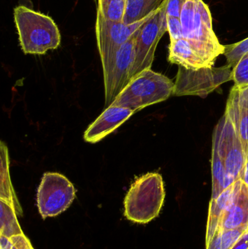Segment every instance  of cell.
<instances>
[{
	"mask_svg": "<svg viewBox=\"0 0 248 249\" xmlns=\"http://www.w3.org/2000/svg\"><path fill=\"white\" fill-rule=\"evenodd\" d=\"M180 19L183 39L214 66L217 58L224 55L226 48L220 43L213 29L212 16L208 4L202 0H187Z\"/></svg>",
	"mask_w": 248,
	"mask_h": 249,
	"instance_id": "1",
	"label": "cell"
},
{
	"mask_svg": "<svg viewBox=\"0 0 248 249\" xmlns=\"http://www.w3.org/2000/svg\"><path fill=\"white\" fill-rule=\"evenodd\" d=\"M14 19L24 53L42 55L59 46V29L49 16L20 5L15 8Z\"/></svg>",
	"mask_w": 248,
	"mask_h": 249,
	"instance_id": "2",
	"label": "cell"
},
{
	"mask_svg": "<svg viewBox=\"0 0 248 249\" xmlns=\"http://www.w3.org/2000/svg\"><path fill=\"white\" fill-rule=\"evenodd\" d=\"M165 197L163 177L148 173L135 180L125 198V216L128 220L147 224L157 218Z\"/></svg>",
	"mask_w": 248,
	"mask_h": 249,
	"instance_id": "3",
	"label": "cell"
},
{
	"mask_svg": "<svg viewBox=\"0 0 248 249\" xmlns=\"http://www.w3.org/2000/svg\"><path fill=\"white\" fill-rule=\"evenodd\" d=\"M174 87L175 83L168 77L149 69L132 79L111 106L128 108L135 113L167 100L173 95Z\"/></svg>",
	"mask_w": 248,
	"mask_h": 249,
	"instance_id": "4",
	"label": "cell"
},
{
	"mask_svg": "<svg viewBox=\"0 0 248 249\" xmlns=\"http://www.w3.org/2000/svg\"><path fill=\"white\" fill-rule=\"evenodd\" d=\"M167 0H163L161 5L138 31L129 81L141 71L151 69L157 45L167 32Z\"/></svg>",
	"mask_w": 248,
	"mask_h": 249,
	"instance_id": "5",
	"label": "cell"
},
{
	"mask_svg": "<svg viewBox=\"0 0 248 249\" xmlns=\"http://www.w3.org/2000/svg\"><path fill=\"white\" fill-rule=\"evenodd\" d=\"M232 68L229 65L199 70L179 67L173 95L205 98L231 79Z\"/></svg>",
	"mask_w": 248,
	"mask_h": 249,
	"instance_id": "6",
	"label": "cell"
},
{
	"mask_svg": "<svg viewBox=\"0 0 248 249\" xmlns=\"http://www.w3.org/2000/svg\"><path fill=\"white\" fill-rule=\"evenodd\" d=\"M213 139L216 142L218 155L230 181L242 179L247 158L235 127L227 114L224 113L214 128Z\"/></svg>",
	"mask_w": 248,
	"mask_h": 249,
	"instance_id": "7",
	"label": "cell"
},
{
	"mask_svg": "<svg viewBox=\"0 0 248 249\" xmlns=\"http://www.w3.org/2000/svg\"><path fill=\"white\" fill-rule=\"evenodd\" d=\"M75 197V188L66 177L58 173H45L37 191V207L42 219L61 214Z\"/></svg>",
	"mask_w": 248,
	"mask_h": 249,
	"instance_id": "8",
	"label": "cell"
},
{
	"mask_svg": "<svg viewBox=\"0 0 248 249\" xmlns=\"http://www.w3.org/2000/svg\"><path fill=\"white\" fill-rule=\"evenodd\" d=\"M154 12L141 21L130 25L109 21L103 18L97 12L96 38L103 65V77L109 74L116 53L120 47L152 16Z\"/></svg>",
	"mask_w": 248,
	"mask_h": 249,
	"instance_id": "9",
	"label": "cell"
},
{
	"mask_svg": "<svg viewBox=\"0 0 248 249\" xmlns=\"http://www.w3.org/2000/svg\"><path fill=\"white\" fill-rule=\"evenodd\" d=\"M140 28L120 47L109 74L104 77L106 108L112 105L118 95L129 83L130 72L135 59V43Z\"/></svg>",
	"mask_w": 248,
	"mask_h": 249,
	"instance_id": "10",
	"label": "cell"
},
{
	"mask_svg": "<svg viewBox=\"0 0 248 249\" xmlns=\"http://www.w3.org/2000/svg\"><path fill=\"white\" fill-rule=\"evenodd\" d=\"M133 114L135 112L128 108L109 107L84 132V140L90 143L100 142L128 121Z\"/></svg>",
	"mask_w": 248,
	"mask_h": 249,
	"instance_id": "11",
	"label": "cell"
},
{
	"mask_svg": "<svg viewBox=\"0 0 248 249\" xmlns=\"http://www.w3.org/2000/svg\"><path fill=\"white\" fill-rule=\"evenodd\" d=\"M224 230L248 231V187L242 179L220 222L218 231Z\"/></svg>",
	"mask_w": 248,
	"mask_h": 249,
	"instance_id": "12",
	"label": "cell"
},
{
	"mask_svg": "<svg viewBox=\"0 0 248 249\" xmlns=\"http://www.w3.org/2000/svg\"><path fill=\"white\" fill-rule=\"evenodd\" d=\"M225 113L228 115L235 127L248 159V106L240 96V90L236 86H234L230 92Z\"/></svg>",
	"mask_w": 248,
	"mask_h": 249,
	"instance_id": "13",
	"label": "cell"
},
{
	"mask_svg": "<svg viewBox=\"0 0 248 249\" xmlns=\"http://www.w3.org/2000/svg\"><path fill=\"white\" fill-rule=\"evenodd\" d=\"M168 61L187 70H197L214 67L183 38L170 41Z\"/></svg>",
	"mask_w": 248,
	"mask_h": 249,
	"instance_id": "14",
	"label": "cell"
},
{
	"mask_svg": "<svg viewBox=\"0 0 248 249\" xmlns=\"http://www.w3.org/2000/svg\"><path fill=\"white\" fill-rule=\"evenodd\" d=\"M239 181L240 179L234 181L233 184L229 186L217 198L211 199L209 205L208 222H207L206 239H205L206 245L218 232L220 222L226 210L232 200Z\"/></svg>",
	"mask_w": 248,
	"mask_h": 249,
	"instance_id": "15",
	"label": "cell"
},
{
	"mask_svg": "<svg viewBox=\"0 0 248 249\" xmlns=\"http://www.w3.org/2000/svg\"><path fill=\"white\" fill-rule=\"evenodd\" d=\"M10 159L8 149L4 142H1V185H0V200L13 206L19 216L23 214L21 206L13 190L10 176Z\"/></svg>",
	"mask_w": 248,
	"mask_h": 249,
	"instance_id": "16",
	"label": "cell"
},
{
	"mask_svg": "<svg viewBox=\"0 0 248 249\" xmlns=\"http://www.w3.org/2000/svg\"><path fill=\"white\" fill-rule=\"evenodd\" d=\"M212 196L211 199H215L234 182H231L227 176L224 162L218 155L216 142L213 139L212 160Z\"/></svg>",
	"mask_w": 248,
	"mask_h": 249,
	"instance_id": "17",
	"label": "cell"
},
{
	"mask_svg": "<svg viewBox=\"0 0 248 249\" xmlns=\"http://www.w3.org/2000/svg\"><path fill=\"white\" fill-rule=\"evenodd\" d=\"M163 0H128L123 23L132 24L143 19L159 8Z\"/></svg>",
	"mask_w": 248,
	"mask_h": 249,
	"instance_id": "18",
	"label": "cell"
},
{
	"mask_svg": "<svg viewBox=\"0 0 248 249\" xmlns=\"http://www.w3.org/2000/svg\"><path fill=\"white\" fill-rule=\"evenodd\" d=\"M1 210V231L0 235L12 238L16 235H23V232L17 221V213L13 206L0 200Z\"/></svg>",
	"mask_w": 248,
	"mask_h": 249,
	"instance_id": "19",
	"label": "cell"
},
{
	"mask_svg": "<svg viewBox=\"0 0 248 249\" xmlns=\"http://www.w3.org/2000/svg\"><path fill=\"white\" fill-rule=\"evenodd\" d=\"M128 0H99L98 13L109 21L123 23Z\"/></svg>",
	"mask_w": 248,
	"mask_h": 249,
	"instance_id": "20",
	"label": "cell"
},
{
	"mask_svg": "<svg viewBox=\"0 0 248 249\" xmlns=\"http://www.w3.org/2000/svg\"><path fill=\"white\" fill-rule=\"evenodd\" d=\"M246 231L244 230L219 231L206 245L205 249H231L237 240Z\"/></svg>",
	"mask_w": 248,
	"mask_h": 249,
	"instance_id": "21",
	"label": "cell"
},
{
	"mask_svg": "<svg viewBox=\"0 0 248 249\" xmlns=\"http://www.w3.org/2000/svg\"><path fill=\"white\" fill-rule=\"evenodd\" d=\"M225 48L224 55L227 58V64L233 68L243 55L248 53V37L237 43L225 45Z\"/></svg>",
	"mask_w": 248,
	"mask_h": 249,
	"instance_id": "22",
	"label": "cell"
},
{
	"mask_svg": "<svg viewBox=\"0 0 248 249\" xmlns=\"http://www.w3.org/2000/svg\"><path fill=\"white\" fill-rule=\"evenodd\" d=\"M231 79L239 89L248 86V53L243 55L232 68Z\"/></svg>",
	"mask_w": 248,
	"mask_h": 249,
	"instance_id": "23",
	"label": "cell"
},
{
	"mask_svg": "<svg viewBox=\"0 0 248 249\" xmlns=\"http://www.w3.org/2000/svg\"><path fill=\"white\" fill-rule=\"evenodd\" d=\"M1 249H33L24 234L9 238L0 235Z\"/></svg>",
	"mask_w": 248,
	"mask_h": 249,
	"instance_id": "24",
	"label": "cell"
},
{
	"mask_svg": "<svg viewBox=\"0 0 248 249\" xmlns=\"http://www.w3.org/2000/svg\"><path fill=\"white\" fill-rule=\"evenodd\" d=\"M167 32L170 35V41L178 40L183 38L182 25L180 18L167 16Z\"/></svg>",
	"mask_w": 248,
	"mask_h": 249,
	"instance_id": "25",
	"label": "cell"
},
{
	"mask_svg": "<svg viewBox=\"0 0 248 249\" xmlns=\"http://www.w3.org/2000/svg\"><path fill=\"white\" fill-rule=\"evenodd\" d=\"M187 0H167V16L180 18L182 9Z\"/></svg>",
	"mask_w": 248,
	"mask_h": 249,
	"instance_id": "26",
	"label": "cell"
},
{
	"mask_svg": "<svg viewBox=\"0 0 248 249\" xmlns=\"http://www.w3.org/2000/svg\"><path fill=\"white\" fill-rule=\"evenodd\" d=\"M231 249H248V231L237 240Z\"/></svg>",
	"mask_w": 248,
	"mask_h": 249,
	"instance_id": "27",
	"label": "cell"
},
{
	"mask_svg": "<svg viewBox=\"0 0 248 249\" xmlns=\"http://www.w3.org/2000/svg\"><path fill=\"white\" fill-rule=\"evenodd\" d=\"M239 90H240V96L248 106V86L245 89H239Z\"/></svg>",
	"mask_w": 248,
	"mask_h": 249,
	"instance_id": "28",
	"label": "cell"
},
{
	"mask_svg": "<svg viewBox=\"0 0 248 249\" xmlns=\"http://www.w3.org/2000/svg\"><path fill=\"white\" fill-rule=\"evenodd\" d=\"M242 180L248 187V157L247 161H246V166H245L244 174H243Z\"/></svg>",
	"mask_w": 248,
	"mask_h": 249,
	"instance_id": "29",
	"label": "cell"
}]
</instances>
